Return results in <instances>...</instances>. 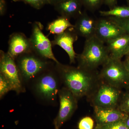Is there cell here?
Here are the masks:
<instances>
[{"mask_svg": "<svg viewBox=\"0 0 129 129\" xmlns=\"http://www.w3.org/2000/svg\"><path fill=\"white\" fill-rule=\"evenodd\" d=\"M14 2H22L37 9H41L45 5L49 4L48 0H12Z\"/></svg>", "mask_w": 129, "mask_h": 129, "instance_id": "cell-20", "label": "cell"}, {"mask_svg": "<svg viewBox=\"0 0 129 129\" xmlns=\"http://www.w3.org/2000/svg\"><path fill=\"white\" fill-rule=\"evenodd\" d=\"M109 56L120 59L127 55L129 48V34H125L106 43Z\"/></svg>", "mask_w": 129, "mask_h": 129, "instance_id": "cell-15", "label": "cell"}, {"mask_svg": "<svg viewBox=\"0 0 129 129\" xmlns=\"http://www.w3.org/2000/svg\"><path fill=\"white\" fill-rule=\"evenodd\" d=\"M12 90L9 81L1 74H0V98L2 99L10 91Z\"/></svg>", "mask_w": 129, "mask_h": 129, "instance_id": "cell-19", "label": "cell"}, {"mask_svg": "<svg viewBox=\"0 0 129 129\" xmlns=\"http://www.w3.org/2000/svg\"><path fill=\"white\" fill-rule=\"evenodd\" d=\"M24 83H31L55 62L39 55L34 51L23 54L15 60Z\"/></svg>", "mask_w": 129, "mask_h": 129, "instance_id": "cell-4", "label": "cell"}, {"mask_svg": "<svg viewBox=\"0 0 129 129\" xmlns=\"http://www.w3.org/2000/svg\"><path fill=\"white\" fill-rule=\"evenodd\" d=\"M117 0H105L106 5L109 7H112L117 2Z\"/></svg>", "mask_w": 129, "mask_h": 129, "instance_id": "cell-27", "label": "cell"}, {"mask_svg": "<svg viewBox=\"0 0 129 129\" xmlns=\"http://www.w3.org/2000/svg\"><path fill=\"white\" fill-rule=\"evenodd\" d=\"M78 35L73 27L68 29L60 34L55 35L52 41V46H60L68 54L70 63H75L77 54L74 50V44L78 39Z\"/></svg>", "mask_w": 129, "mask_h": 129, "instance_id": "cell-11", "label": "cell"}, {"mask_svg": "<svg viewBox=\"0 0 129 129\" xmlns=\"http://www.w3.org/2000/svg\"><path fill=\"white\" fill-rule=\"evenodd\" d=\"M100 15L103 17H114L119 18H129V7L116 6L108 11H100Z\"/></svg>", "mask_w": 129, "mask_h": 129, "instance_id": "cell-18", "label": "cell"}, {"mask_svg": "<svg viewBox=\"0 0 129 129\" xmlns=\"http://www.w3.org/2000/svg\"><path fill=\"white\" fill-rule=\"evenodd\" d=\"M70 20L68 18L61 16L49 23L46 28L49 34H60L69 28L74 27V25L71 23Z\"/></svg>", "mask_w": 129, "mask_h": 129, "instance_id": "cell-17", "label": "cell"}, {"mask_svg": "<svg viewBox=\"0 0 129 129\" xmlns=\"http://www.w3.org/2000/svg\"><path fill=\"white\" fill-rule=\"evenodd\" d=\"M94 112L97 125H103L123 121L128 115L118 108L104 109L94 107Z\"/></svg>", "mask_w": 129, "mask_h": 129, "instance_id": "cell-13", "label": "cell"}, {"mask_svg": "<svg viewBox=\"0 0 129 129\" xmlns=\"http://www.w3.org/2000/svg\"><path fill=\"white\" fill-rule=\"evenodd\" d=\"M123 121L127 127L129 128V114H128L127 118L124 120H123Z\"/></svg>", "mask_w": 129, "mask_h": 129, "instance_id": "cell-30", "label": "cell"}, {"mask_svg": "<svg viewBox=\"0 0 129 129\" xmlns=\"http://www.w3.org/2000/svg\"><path fill=\"white\" fill-rule=\"evenodd\" d=\"M43 25L40 22H36L32 25V32L29 39L32 50L42 57L59 62L54 56L52 50L51 41L44 34Z\"/></svg>", "mask_w": 129, "mask_h": 129, "instance_id": "cell-8", "label": "cell"}, {"mask_svg": "<svg viewBox=\"0 0 129 129\" xmlns=\"http://www.w3.org/2000/svg\"><path fill=\"white\" fill-rule=\"evenodd\" d=\"M60 81L55 63L31 82L32 91L42 102L53 105L56 103L60 89Z\"/></svg>", "mask_w": 129, "mask_h": 129, "instance_id": "cell-2", "label": "cell"}, {"mask_svg": "<svg viewBox=\"0 0 129 129\" xmlns=\"http://www.w3.org/2000/svg\"><path fill=\"white\" fill-rule=\"evenodd\" d=\"M125 33L120 26L109 18L97 20L95 36L104 44Z\"/></svg>", "mask_w": 129, "mask_h": 129, "instance_id": "cell-10", "label": "cell"}, {"mask_svg": "<svg viewBox=\"0 0 129 129\" xmlns=\"http://www.w3.org/2000/svg\"><path fill=\"white\" fill-rule=\"evenodd\" d=\"M96 127L99 129H129L123 121H118L103 125H97Z\"/></svg>", "mask_w": 129, "mask_h": 129, "instance_id": "cell-21", "label": "cell"}, {"mask_svg": "<svg viewBox=\"0 0 129 129\" xmlns=\"http://www.w3.org/2000/svg\"><path fill=\"white\" fill-rule=\"evenodd\" d=\"M94 129H98V128H97V127H95L94 128Z\"/></svg>", "mask_w": 129, "mask_h": 129, "instance_id": "cell-32", "label": "cell"}, {"mask_svg": "<svg viewBox=\"0 0 129 129\" xmlns=\"http://www.w3.org/2000/svg\"><path fill=\"white\" fill-rule=\"evenodd\" d=\"M48 1L50 5H52L54 6L55 5H57L63 0H48Z\"/></svg>", "mask_w": 129, "mask_h": 129, "instance_id": "cell-29", "label": "cell"}, {"mask_svg": "<svg viewBox=\"0 0 129 129\" xmlns=\"http://www.w3.org/2000/svg\"><path fill=\"white\" fill-rule=\"evenodd\" d=\"M81 0H63L54 6L55 10L69 19L77 18L81 13Z\"/></svg>", "mask_w": 129, "mask_h": 129, "instance_id": "cell-16", "label": "cell"}, {"mask_svg": "<svg viewBox=\"0 0 129 129\" xmlns=\"http://www.w3.org/2000/svg\"><path fill=\"white\" fill-rule=\"evenodd\" d=\"M128 2H129V0H128Z\"/></svg>", "mask_w": 129, "mask_h": 129, "instance_id": "cell-33", "label": "cell"}, {"mask_svg": "<svg viewBox=\"0 0 129 129\" xmlns=\"http://www.w3.org/2000/svg\"><path fill=\"white\" fill-rule=\"evenodd\" d=\"M58 97L60 107L57 116L53 121L55 128L57 129H60L71 117L78 107V99L65 87L60 89Z\"/></svg>", "mask_w": 129, "mask_h": 129, "instance_id": "cell-9", "label": "cell"}, {"mask_svg": "<svg viewBox=\"0 0 129 129\" xmlns=\"http://www.w3.org/2000/svg\"><path fill=\"white\" fill-rule=\"evenodd\" d=\"M121 91L101 80L92 93L88 97L93 107L104 109L118 108Z\"/></svg>", "mask_w": 129, "mask_h": 129, "instance_id": "cell-6", "label": "cell"}, {"mask_svg": "<svg viewBox=\"0 0 129 129\" xmlns=\"http://www.w3.org/2000/svg\"><path fill=\"white\" fill-rule=\"evenodd\" d=\"M119 103L118 108L123 112L129 114V92L124 95Z\"/></svg>", "mask_w": 129, "mask_h": 129, "instance_id": "cell-24", "label": "cell"}, {"mask_svg": "<svg viewBox=\"0 0 129 129\" xmlns=\"http://www.w3.org/2000/svg\"><path fill=\"white\" fill-rule=\"evenodd\" d=\"M123 63L128 75L129 76V55H128V57L125 60Z\"/></svg>", "mask_w": 129, "mask_h": 129, "instance_id": "cell-28", "label": "cell"}, {"mask_svg": "<svg viewBox=\"0 0 129 129\" xmlns=\"http://www.w3.org/2000/svg\"><path fill=\"white\" fill-rule=\"evenodd\" d=\"M33 51L29 38L21 32H14L9 36L7 52L14 60L19 56Z\"/></svg>", "mask_w": 129, "mask_h": 129, "instance_id": "cell-12", "label": "cell"}, {"mask_svg": "<svg viewBox=\"0 0 129 129\" xmlns=\"http://www.w3.org/2000/svg\"><path fill=\"white\" fill-rule=\"evenodd\" d=\"M102 66L99 73L101 80L119 89L129 85V76L120 59L109 56Z\"/></svg>", "mask_w": 129, "mask_h": 129, "instance_id": "cell-5", "label": "cell"}, {"mask_svg": "<svg viewBox=\"0 0 129 129\" xmlns=\"http://www.w3.org/2000/svg\"><path fill=\"white\" fill-rule=\"evenodd\" d=\"M7 9L6 2V0H0V15L4 16L6 14Z\"/></svg>", "mask_w": 129, "mask_h": 129, "instance_id": "cell-26", "label": "cell"}, {"mask_svg": "<svg viewBox=\"0 0 129 129\" xmlns=\"http://www.w3.org/2000/svg\"><path fill=\"white\" fill-rule=\"evenodd\" d=\"M82 4L88 9L94 10L99 7L102 0H81Z\"/></svg>", "mask_w": 129, "mask_h": 129, "instance_id": "cell-25", "label": "cell"}, {"mask_svg": "<svg viewBox=\"0 0 129 129\" xmlns=\"http://www.w3.org/2000/svg\"><path fill=\"white\" fill-rule=\"evenodd\" d=\"M94 121L89 117H85L82 118L78 123L79 129H94Z\"/></svg>", "mask_w": 129, "mask_h": 129, "instance_id": "cell-23", "label": "cell"}, {"mask_svg": "<svg viewBox=\"0 0 129 129\" xmlns=\"http://www.w3.org/2000/svg\"><path fill=\"white\" fill-rule=\"evenodd\" d=\"M76 19L73 28L78 35L86 39L95 36L97 20L82 13Z\"/></svg>", "mask_w": 129, "mask_h": 129, "instance_id": "cell-14", "label": "cell"}, {"mask_svg": "<svg viewBox=\"0 0 129 129\" xmlns=\"http://www.w3.org/2000/svg\"><path fill=\"white\" fill-rule=\"evenodd\" d=\"M0 74L9 81L13 91L17 94L25 92L24 84L16 61L2 50L0 51Z\"/></svg>", "mask_w": 129, "mask_h": 129, "instance_id": "cell-7", "label": "cell"}, {"mask_svg": "<svg viewBox=\"0 0 129 129\" xmlns=\"http://www.w3.org/2000/svg\"><path fill=\"white\" fill-rule=\"evenodd\" d=\"M108 18L120 26L125 33L129 34V18L122 19L109 17Z\"/></svg>", "mask_w": 129, "mask_h": 129, "instance_id": "cell-22", "label": "cell"}, {"mask_svg": "<svg viewBox=\"0 0 129 129\" xmlns=\"http://www.w3.org/2000/svg\"><path fill=\"white\" fill-rule=\"evenodd\" d=\"M55 129H56V128H55Z\"/></svg>", "mask_w": 129, "mask_h": 129, "instance_id": "cell-34", "label": "cell"}, {"mask_svg": "<svg viewBox=\"0 0 129 129\" xmlns=\"http://www.w3.org/2000/svg\"><path fill=\"white\" fill-rule=\"evenodd\" d=\"M55 67L61 82L77 99L88 97L101 81L96 70H88L60 62L55 63Z\"/></svg>", "mask_w": 129, "mask_h": 129, "instance_id": "cell-1", "label": "cell"}, {"mask_svg": "<svg viewBox=\"0 0 129 129\" xmlns=\"http://www.w3.org/2000/svg\"><path fill=\"white\" fill-rule=\"evenodd\" d=\"M109 53L105 44L95 36L86 39L83 52L76 55L78 67L96 70L108 60Z\"/></svg>", "mask_w": 129, "mask_h": 129, "instance_id": "cell-3", "label": "cell"}, {"mask_svg": "<svg viewBox=\"0 0 129 129\" xmlns=\"http://www.w3.org/2000/svg\"><path fill=\"white\" fill-rule=\"evenodd\" d=\"M127 55H129V48L128 51V53H127Z\"/></svg>", "mask_w": 129, "mask_h": 129, "instance_id": "cell-31", "label": "cell"}]
</instances>
